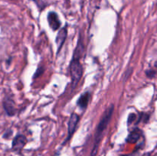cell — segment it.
I'll return each mask as SVG.
<instances>
[{
    "label": "cell",
    "mask_w": 157,
    "mask_h": 156,
    "mask_svg": "<svg viewBox=\"0 0 157 156\" xmlns=\"http://www.w3.org/2000/svg\"><path fill=\"white\" fill-rule=\"evenodd\" d=\"M113 110H114V106H113V105H111L106 110V111L103 114L102 118H101V121H100L99 124L98 125V128H97L94 139V145L93 150H92L91 153H90V156H96L97 153H98V146H99L100 142H101V138L103 136V132L105 131L109 122H110V119H111Z\"/></svg>",
    "instance_id": "1"
},
{
    "label": "cell",
    "mask_w": 157,
    "mask_h": 156,
    "mask_svg": "<svg viewBox=\"0 0 157 156\" xmlns=\"http://www.w3.org/2000/svg\"><path fill=\"white\" fill-rule=\"evenodd\" d=\"M70 70L72 79V87L73 89H75L83 75L82 66H81L78 58H73L70 65Z\"/></svg>",
    "instance_id": "2"
},
{
    "label": "cell",
    "mask_w": 157,
    "mask_h": 156,
    "mask_svg": "<svg viewBox=\"0 0 157 156\" xmlns=\"http://www.w3.org/2000/svg\"><path fill=\"white\" fill-rule=\"evenodd\" d=\"M78 122H79V116L78 115H77L76 113H73V114L71 116L70 119H69L68 122V136H67V139L64 141V144L66 142L69 140V139L71 138V136H73L74 132H75V129L77 128V125H78Z\"/></svg>",
    "instance_id": "3"
},
{
    "label": "cell",
    "mask_w": 157,
    "mask_h": 156,
    "mask_svg": "<svg viewBox=\"0 0 157 156\" xmlns=\"http://www.w3.org/2000/svg\"><path fill=\"white\" fill-rule=\"evenodd\" d=\"M26 142H27V139H26L25 136L23 135H18L14 138L13 141H12V150L15 151H21L26 145Z\"/></svg>",
    "instance_id": "4"
},
{
    "label": "cell",
    "mask_w": 157,
    "mask_h": 156,
    "mask_svg": "<svg viewBox=\"0 0 157 156\" xmlns=\"http://www.w3.org/2000/svg\"><path fill=\"white\" fill-rule=\"evenodd\" d=\"M48 21L51 28L54 31L58 30L61 26V21L58 18V15L55 12H50L48 15Z\"/></svg>",
    "instance_id": "5"
},
{
    "label": "cell",
    "mask_w": 157,
    "mask_h": 156,
    "mask_svg": "<svg viewBox=\"0 0 157 156\" xmlns=\"http://www.w3.org/2000/svg\"><path fill=\"white\" fill-rule=\"evenodd\" d=\"M3 108L6 114L9 116H12L15 113V102L11 98H6L3 102Z\"/></svg>",
    "instance_id": "6"
},
{
    "label": "cell",
    "mask_w": 157,
    "mask_h": 156,
    "mask_svg": "<svg viewBox=\"0 0 157 156\" xmlns=\"http://www.w3.org/2000/svg\"><path fill=\"white\" fill-rule=\"evenodd\" d=\"M67 32L66 28H61V30L59 31V32H58V35H57L56 37V44L57 46H58V51H59L60 49L61 48L63 44H64V41H65L66 38H67Z\"/></svg>",
    "instance_id": "7"
},
{
    "label": "cell",
    "mask_w": 157,
    "mask_h": 156,
    "mask_svg": "<svg viewBox=\"0 0 157 156\" xmlns=\"http://www.w3.org/2000/svg\"><path fill=\"white\" fill-rule=\"evenodd\" d=\"M141 136H142V131L140 129H139V128H136V129L131 132V133L129 135L126 141L128 143H136V142H137L140 140Z\"/></svg>",
    "instance_id": "8"
},
{
    "label": "cell",
    "mask_w": 157,
    "mask_h": 156,
    "mask_svg": "<svg viewBox=\"0 0 157 156\" xmlns=\"http://www.w3.org/2000/svg\"><path fill=\"white\" fill-rule=\"evenodd\" d=\"M89 99H90V93H85L81 96L79 99L78 100V105L81 107V109H85L87 106Z\"/></svg>",
    "instance_id": "9"
},
{
    "label": "cell",
    "mask_w": 157,
    "mask_h": 156,
    "mask_svg": "<svg viewBox=\"0 0 157 156\" xmlns=\"http://www.w3.org/2000/svg\"><path fill=\"white\" fill-rule=\"evenodd\" d=\"M135 118H136V115H135V114H133V113H132V114L130 115V116H129V118H128V124H129V125H130L131 122H133V121L135 120Z\"/></svg>",
    "instance_id": "10"
},
{
    "label": "cell",
    "mask_w": 157,
    "mask_h": 156,
    "mask_svg": "<svg viewBox=\"0 0 157 156\" xmlns=\"http://www.w3.org/2000/svg\"><path fill=\"white\" fill-rule=\"evenodd\" d=\"M146 73L149 77H153L155 76V72L153 70H147V71H146Z\"/></svg>",
    "instance_id": "11"
},
{
    "label": "cell",
    "mask_w": 157,
    "mask_h": 156,
    "mask_svg": "<svg viewBox=\"0 0 157 156\" xmlns=\"http://www.w3.org/2000/svg\"><path fill=\"white\" fill-rule=\"evenodd\" d=\"M142 156H152V155H151V154H150V153H145V154H143Z\"/></svg>",
    "instance_id": "12"
},
{
    "label": "cell",
    "mask_w": 157,
    "mask_h": 156,
    "mask_svg": "<svg viewBox=\"0 0 157 156\" xmlns=\"http://www.w3.org/2000/svg\"><path fill=\"white\" fill-rule=\"evenodd\" d=\"M121 156H136V155H135L134 154H124V155H121Z\"/></svg>",
    "instance_id": "13"
},
{
    "label": "cell",
    "mask_w": 157,
    "mask_h": 156,
    "mask_svg": "<svg viewBox=\"0 0 157 156\" xmlns=\"http://www.w3.org/2000/svg\"><path fill=\"white\" fill-rule=\"evenodd\" d=\"M155 67H157V61H156V62H155Z\"/></svg>",
    "instance_id": "14"
}]
</instances>
